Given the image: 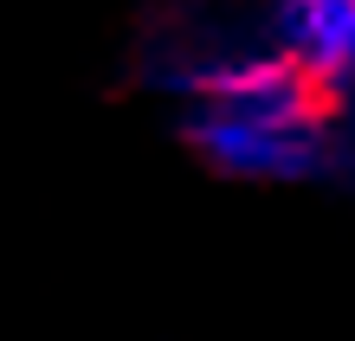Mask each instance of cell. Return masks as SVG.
<instances>
[{"instance_id": "obj_1", "label": "cell", "mask_w": 355, "mask_h": 341, "mask_svg": "<svg viewBox=\"0 0 355 341\" xmlns=\"http://www.w3.org/2000/svg\"><path fill=\"white\" fill-rule=\"evenodd\" d=\"M187 142L226 174H259V181H310L336 167V129H304V122H245L194 110Z\"/></svg>"}, {"instance_id": "obj_2", "label": "cell", "mask_w": 355, "mask_h": 341, "mask_svg": "<svg viewBox=\"0 0 355 341\" xmlns=\"http://www.w3.org/2000/svg\"><path fill=\"white\" fill-rule=\"evenodd\" d=\"M271 33H278L284 58H297L304 71L329 84L355 71V0H278Z\"/></svg>"}]
</instances>
